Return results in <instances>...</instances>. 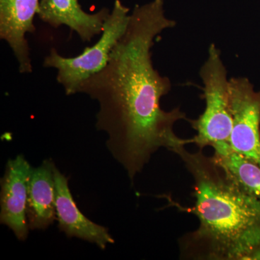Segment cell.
Here are the masks:
<instances>
[{"label": "cell", "instance_id": "cell-3", "mask_svg": "<svg viewBox=\"0 0 260 260\" xmlns=\"http://www.w3.org/2000/svg\"><path fill=\"white\" fill-rule=\"evenodd\" d=\"M203 83L204 112L197 119H187L197 135L189 139L200 150L230 143L233 129V116L229 100V80L220 51L210 44L208 55L200 70Z\"/></svg>", "mask_w": 260, "mask_h": 260}, {"label": "cell", "instance_id": "cell-1", "mask_svg": "<svg viewBox=\"0 0 260 260\" xmlns=\"http://www.w3.org/2000/svg\"><path fill=\"white\" fill-rule=\"evenodd\" d=\"M175 25L166 16L162 0L137 5L105 68L80 87L79 93L99 104L95 126L108 135L107 148L132 181L159 149L173 152L189 144L174 130L178 121H187L185 113L160 107L172 83L154 68L151 58L155 38Z\"/></svg>", "mask_w": 260, "mask_h": 260}, {"label": "cell", "instance_id": "cell-10", "mask_svg": "<svg viewBox=\"0 0 260 260\" xmlns=\"http://www.w3.org/2000/svg\"><path fill=\"white\" fill-rule=\"evenodd\" d=\"M54 168L51 160H45L39 167L32 168L27 202L30 230L47 229L56 219Z\"/></svg>", "mask_w": 260, "mask_h": 260}, {"label": "cell", "instance_id": "cell-8", "mask_svg": "<svg viewBox=\"0 0 260 260\" xmlns=\"http://www.w3.org/2000/svg\"><path fill=\"white\" fill-rule=\"evenodd\" d=\"M54 177L56 220L59 230L68 237L79 238L96 244L102 249L114 244V239L107 228L93 223L80 212L70 192L68 178L56 167Z\"/></svg>", "mask_w": 260, "mask_h": 260}, {"label": "cell", "instance_id": "cell-2", "mask_svg": "<svg viewBox=\"0 0 260 260\" xmlns=\"http://www.w3.org/2000/svg\"><path fill=\"white\" fill-rule=\"evenodd\" d=\"M173 153L194 179V204L181 210L199 219V227L179 239L181 259H260V200L237 185L203 150L191 153L181 145Z\"/></svg>", "mask_w": 260, "mask_h": 260}, {"label": "cell", "instance_id": "cell-4", "mask_svg": "<svg viewBox=\"0 0 260 260\" xmlns=\"http://www.w3.org/2000/svg\"><path fill=\"white\" fill-rule=\"evenodd\" d=\"M129 9L120 0H115L106 20L102 37L93 46L87 47L75 57H64L54 48L44 58V68L57 70L56 80L68 95L79 93L80 85L104 69L111 52L124 35L129 21Z\"/></svg>", "mask_w": 260, "mask_h": 260}, {"label": "cell", "instance_id": "cell-11", "mask_svg": "<svg viewBox=\"0 0 260 260\" xmlns=\"http://www.w3.org/2000/svg\"><path fill=\"white\" fill-rule=\"evenodd\" d=\"M213 158L237 185L260 200V167L236 153L230 145L215 147Z\"/></svg>", "mask_w": 260, "mask_h": 260}, {"label": "cell", "instance_id": "cell-9", "mask_svg": "<svg viewBox=\"0 0 260 260\" xmlns=\"http://www.w3.org/2000/svg\"><path fill=\"white\" fill-rule=\"evenodd\" d=\"M37 15L53 28L69 27L83 42H88L95 36L102 34L110 11L103 8L90 14L82 9L79 0H41Z\"/></svg>", "mask_w": 260, "mask_h": 260}, {"label": "cell", "instance_id": "cell-7", "mask_svg": "<svg viewBox=\"0 0 260 260\" xmlns=\"http://www.w3.org/2000/svg\"><path fill=\"white\" fill-rule=\"evenodd\" d=\"M39 3V0H0V39L9 45L23 74L32 72L25 36L35 32L34 19Z\"/></svg>", "mask_w": 260, "mask_h": 260}, {"label": "cell", "instance_id": "cell-5", "mask_svg": "<svg viewBox=\"0 0 260 260\" xmlns=\"http://www.w3.org/2000/svg\"><path fill=\"white\" fill-rule=\"evenodd\" d=\"M233 116L231 148L260 167V91L244 77L229 80Z\"/></svg>", "mask_w": 260, "mask_h": 260}, {"label": "cell", "instance_id": "cell-6", "mask_svg": "<svg viewBox=\"0 0 260 260\" xmlns=\"http://www.w3.org/2000/svg\"><path fill=\"white\" fill-rule=\"evenodd\" d=\"M32 168L23 155L10 159L1 179L0 223L7 225L20 241L28 237L27 218L28 181Z\"/></svg>", "mask_w": 260, "mask_h": 260}]
</instances>
